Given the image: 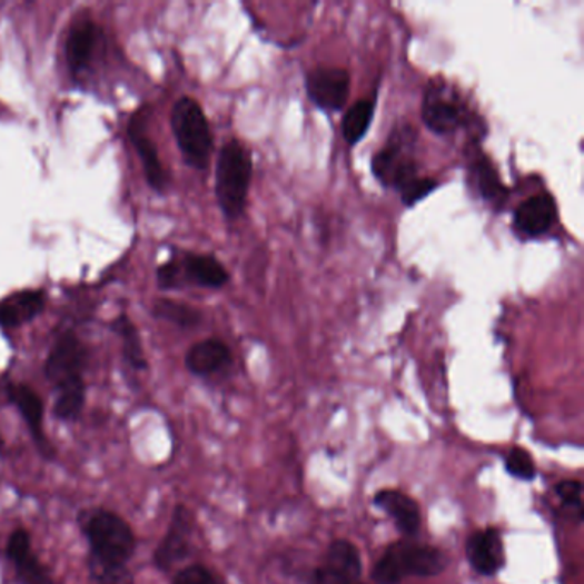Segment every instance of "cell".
Here are the masks:
<instances>
[{"label":"cell","mask_w":584,"mask_h":584,"mask_svg":"<svg viewBox=\"0 0 584 584\" xmlns=\"http://www.w3.org/2000/svg\"><path fill=\"white\" fill-rule=\"evenodd\" d=\"M446 567L447 557L443 551L405 540L387 547L370 576L376 584H402L408 577L439 576Z\"/></svg>","instance_id":"cell-1"},{"label":"cell","mask_w":584,"mask_h":584,"mask_svg":"<svg viewBox=\"0 0 584 584\" xmlns=\"http://www.w3.org/2000/svg\"><path fill=\"white\" fill-rule=\"evenodd\" d=\"M253 179V158L249 149L239 141H228L221 148L216 165V198L228 220H237L246 211Z\"/></svg>","instance_id":"cell-2"},{"label":"cell","mask_w":584,"mask_h":584,"mask_svg":"<svg viewBox=\"0 0 584 584\" xmlns=\"http://www.w3.org/2000/svg\"><path fill=\"white\" fill-rule=\"evenodd\" d=\"M82 533L90 542L95 562L101 566H126L135 554V533L116 513L103 509L86 513Z\"/></svg>","instance_id":"cell-3"},{"label":"cell","mask_w":584,"mask_h":584,"mask_svg":"<svg viewBox=\"0 0 584 584\" xmlns=\"http://www.w3.org/2000/svg\"><path fill=\"white\" fill-rule=\"evenodd\" d=\"M171 129L184 160L190 167L205 170L211 158L212 136L201 105L189 97L180 98L171 110Z\"/></svg>","instance_id":"cell-4"},{"label":"cell","mask_w":584,"mask_h":584,"mask_svg":"<svg viewBox=\"0 0 584 584\" xmlns=\"http://www.w3.org/2000/svg\"><path fill=\"white\" fill-rule=\"evenodd\" d=\"M417 142V132L409 123L396 127L387 145L373 158L376 179L387 189L402 192L405 187L418 179V167L412 157V148Z\"/></svg>","instance_id":"cell-5"},{"label":"cell","mask_w":584,"mask_h":584,"mask_svg":"<svg viewBox=\"0 0 584 584\" xmlns=\"http://www.w3.org/2000/svg\"><path fill=\"white\" fill-rule=\"evenodd\" d=\"M422 119L434 135L449 136L465 122V107L458 97L447 93V86L430 85L425 93Z\"/></svg>","instance_id":"cell-6"},{"label":"cell","mask_w":584,"mask_h":584,"mask_svg":"<svg viewBox=\"0 0 584 584\" xmlns=\"http://www.w3.org/2000/svg\"><path fill=\"white\" fill-rule=\"evenodd\" d=\"M309 100L326 112H338L350 95V75L342 68H319L307 72Z\"/></svg>","instance_id":"cell-7"},{"label":"cell","mask_w":584,"mask_h":584,"mask_svg":"<svg viewBox=\"0 0 584 584\" xmlns=\"http://www.w3.org/2000/svg\"><path fill=\"white\" fill-rule=\"evenodd\" d=\"M85 345L79 342L75 333H66L57 339L50 352L46 364V376L50 383L59 387L60 384L82 377V370L86 367Z\"/></svg>","instance_id":"cell-8"},{"label":"cell","mask_w":584,"mask_h":584,"mask_svg":"<svg viewBox=\"0 0 584 584\" xmlns=\"http://www.w3.org/2000/svg\"><path fill=\"white\" fill-rule=\"evenodd\" d=\"M194 532V516L187 507L177 506L167 535L155 552V564L158 570L170 571L189 555L190 538Z\"/></svg>","instance_id":"cell-9"},{"label":"cell","mask_w":584,"mask_h":584,"mask_svg":"<svg viewBox=\"0 0 584 584\" xmlns=\"http://www.w3.org/2000/svg\"><path fill=\"white\" fill-rule=\"evenodd\" d=\"M466 558L481 576H495L506 564L503 536L497 528L472 533L466 540Z\"/></svg>","instance_id":"cell-10"},{"label":"cell","mask_w":584,"mask_h":584,"mask_svg":"<svg viewBox=\"0 0 584 584\" xmlns=\"http://www.w3.org/2000/svg\"><path fill=\"white\" fill-rule=\"evenodd\" d=\"M557 206L551 194H536L526 199L514 212V228L526 237H542L554 227Z\"/></svg>","instance_id":"cell-11"},{"label":"cell","mask_w":584,"mask_h":584,"mask_svg":"<svg viewBox=\"0 0 584 584\" xmlns=\"http://www.w3.org/2000/svg\"><path fill=\"white\" fill-rule=\"evenodd\" d=\"M374 506L392 517L396 528L406 538H415L420 532L422 516L420 507L409 495L399 491L384 488L374 495Z\"/></svg>","instance_id":"cell-12"},{"label":"cell","mask_w":584,"mask_h":584,"mask_svg":"<svg viewBox=\"0 0 584 584\" xmlns=\"http://www.w3.org/2000/svg\"><path fill=\"white\" fill-rule=\"evenodd\" d=\"M8 557L16 566L19 584H52L46 566L31 551V540L24 529H14L8 544Z\"/></svg>","instance_id":"cell-13"},{"label":"cell","mask_w":584,"mask_h":584,"mask_svg":"<svg viewBox=\"0 0 584 584\" xmlns=\"http://www.w3.org/2000/svg\"><path fill=\"white\" fill-rule=\"evenodd\" d=\"M145 122L146 110H139L135 119L131 120V126H129V138L135 142L139 158H141L142 165H145L149 186L157 189L158 192H161L165 186H167V171H165L160 157H158L157 146L145 136Z\"/></svg>","instance_id":"cell-14"},{"label":"cell","mask_w":584,"mask_h":584,"mask_svg":"<svg viewBox=\"0 0 584 584\" xmlns=\"http://www.w3.org/2000/svg\"><path fill=\"white\" fill-rule=\"evenodd\" d=\"M231 364V352L221 339H205L194 345L186 355L187 369L194 376H212Z\"/></svg>","instance_id":"cell-15"},{"label":"cell","mask_w":584,"mask_h":584,"mask_svg":"<svg viewBox=\"0 0 584 584\" xmlns=\"http://www.w3.org/2000/svg\"><path fill=\"white\" fill-rule=\"evenodd\" d=\"M46 307V295L41 290H23L0 301V326L14 328L30 323Z\"/></svg>","instance_id":"cell-16"},{"label":"cell","mask_w":584,"mask_h":584,"mask_svg":"<svg viewBox=\"0 0 584 584\" xmlns=\"http://www.w3.org/2000/svg\"><path fill=\"white\" fill-rule=\"evenodd\" d=\"M473 177L477 184L478 194L482 198L494 205L495 208H503L506 205L509 190L501 182L499 174L495 170L492 161L487 157L481 155L477 160L473 161Z\"/></svg>","instance_id":"cell-17"},{"label":"cell","mask_w":584,"mask_h":584,"mask_svg":"<svg viewBox=\"0 0 584 584\" xmlns=\"http://www.w3.org/2000/svg\"><path fill=\"white\" fill-rule=\"evenodd\" d=\"M97 27L91 21L79 24L69 34L68 62L75 75H79L90 66L91 56H93L95 46H97Z\"/></svg>","instance_id":"cell-18"},{"label":"cell","mask_w":584,"mask_h":584,"mask_svg":"<svg viewBox=\"0 0 584 584\" xmlns=\"http://www.w3.org/2000/svg\"><path fill=\"white\" fill-rule=\"evenodd\" d=\"M186 273L192 281L208 288L224 287L230 278L225 266L216 257L205 254L187 256Z\"/></svg>","instance_id":"cell-19"},{"label":"cell","mask_w":584,"mask_h":584,"mask_svg":"<svg viewBox=\"0 0 584 584\" xmlns=\"http://www.w3.org/2000/svg\"><path fill=\"white\" fill-rule=\"evenodd\" d=\"M8 395L11 402L14 403L16 408L19 409V414L23 415L24 422L33 432V436L41 441V437H43V432H41L43 403H41L40 396L31 387L24 386V384H11L8 387Z\"/></svg>","instance_id":"cell-20"},{"label":"cell","mask_w":584,"mask_h":584,"mask_svg":"<svg viewBox=\"0 0 584 584\" xmlns=\"http://www.w3.org/2000/svg\"><path fill=\"white\" fill-rule=\"evenodd\" d=\"M86 387L82 377L60 384L57 387V399L53 415L62 422L78 420L85 406Z\"/></svg>","instance_id":"cell-21"},{"label":"cell","mask_w":584,"mask_h":584,"mask_svg":"<svg viewBox=\"0 0 584 584\" xmlns=\"http://www.w3.org/2000/svg\"><path fill=\"white\" fill-rule=\"evenodd\" d=\"M324 566L333 567V570L342 571L348 576L362 580V555L357 545L352 544L348 540H335L329 545L328 552L324 555Z\"/></svg>","instance_id":"cell-22"},{"label":"cell","mask_w":584,"mask_h":584,"mask_svg":"<svg viewBox=\"0 0 584 584\" xmlns=\"http://www.w3.org/2000/svg\"><path fill=\"white\" fill-rule=\"evenodd\" d=\"M376 110V100H360L343 117V136L348 145H357L369 131Z\"/></svg>","instance_id":"cell-23"},{"label":"cell","mask_w":584,"mask_h":584,"mask_svg":"<svg viewBox=\"0 0 584 584\" xmlns=\"http://www.w3.org/2000/svg\"><path fill=\"white\" fill-rule=\"evenodd\" d=\"M113 329L122 336L123 355L126 360L135 367L136 370H142L148 367L146 364L145 352H142L141 339H139L138 329L127 316H120L113 323Z\"/></svg>","instance_id":"cell-24"},{"label":"cell","mask_w":584,"mask_h":584,"mask_svg":"<svg viewBox=\"0 0 584 584\" xmlns=\"http://www.w3.org/2000/svg\"><path fill=\"white\" fill-rule=\"evenodd\" d=\"M155 314L176 323L180 328H194L201 323V314L198 310L174 300H158L157 306H155Z\"/></svg>","instance_id":"cell-25"},{"label":"cell","mask_w":584,"mask_h":584,"mask_svg":"<svg viewBox=\"0 0 584 584\" xmlns=\"http://www.w3.org/2000/svg\"><path fill=\"white\" fill-rule=\"evenodd\" d=\"M555 494L571 519H576V523L583 522V484L580 481L558 482L555 485Z\"/></svg>","instance_id":"cell-26"},{"label":"cell","mask_w":584,"mask_h":584,"mask_svg":"<svg viewBox=\"0 0 584 584\" xmlns=\"http://www.w3.org/2000/svg\"><path fill=\"white\" fill-rule=\"evenodd\" d=\"M507 475L522 482H533L536 478V465L532 454L523 447L514 446L504 459Z\"/></svg>","instance_id":"cell-27"},{"label":"cell","mask_w":584,"mask_h":584,"mask_svg":"<svg viewBox=\"0 0 584 584\" xmlns=\"http://www.w3.org/2000/svg\"><path fill=\"white\" fill-rule=\"evenodd\" d=\"M437 186H439V184H437L436 180L420 179V177H418L417 180H414V182L409 184L408 187H405V189L399 192L402 194L403 205L412 208V206L417 205L422 199L427 198L428 194L434 192Z\"/></svg>","instance_id":"cell-28"},{"label":"cell","mask_w":584,"mask_h":584,"mask_svg":"<svg viewBox=\"0 0 584 584\" xmlns=\"http://www.w3.org/2000/svg\"><path fill=\"white\" fill-rule=\"evenodd\" d=\"M93 574L97 577V584H135V577L126 566L95 564Z\"/></svg>","instance_id":"cell-29"},{"label":"cell","mask_w":584,"mask_h":584,"mask_svg":"<svg viewBox=\"0 0 584 584\" xmlns=\"http://www.w3.org/2000/svg\"><path fill=\"white\" fill-rule=\"evenodd\" d=\"M174 584H218V581L208 567L194 564V566L180 571L174 580Z\"/></svg>","instance_id":"cell-30"},{"label":"cell","mask_w":584,"mask_h":584,"mask_svg":"<svg viewBox=\"0 0 584 584\" xmlns=\"http://www.w3.org/2000/svg\"><path fill=\"white\" fill-rule=\"evenodd\" d=\"M313 581L314 584H364L362 580L348 576V574L333 570V567L324 566V564L317 567Z\"/></svg>","instance_id":"cell-31"},{"label":"cell","mask_w":584,"mask_h":584,"mask_svg":"<svg viewBox=\"0 0 584 584\" xmlns=\"http://www.w3.org/2000/svg\"><path fill=\"white\" fill-rule=\"evenodd\" d=\"M180 281V268L177 263H167L158 269V284L164 290L176 288Z\"/></svg>","instance_id":"cell-32"}]
</instances>
